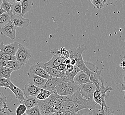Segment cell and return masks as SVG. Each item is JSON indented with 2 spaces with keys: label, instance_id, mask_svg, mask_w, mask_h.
<instances>
[{
  "label": "cell",
  "instance_id": "17",
  "mask_svg": "<svg viewBox=\"0 0 125 115\" xmlns=\"http://www.w3.org/2000/svg\"><path fill=\"white\" fill-rule=\"evenodd\" d=\"M9 89H10L13 92V93L15 95L16 98L19 101L20 103H21L25 100V97L23 90L14 85L12 82L10 83Z\"/></svg>",
  "mask_w": 125,
  "mask_h": 115
},
{
  "label": "cell",
  "instance_id": "47",
  "mask_svg": "<svg viewBox=\"0 0 125 115\" xmlns=\"http://www.w3.org/2000/svg\"><path fill=\"white\" fill-rule=\"evenodd\" d=\"M71 59L70 64H71L73 66H75L76 65V61L75 60H74L73 59Z\"/></svg>",
  "mask_w": 125,
  "mask_h": 115
},
{
  "label": "cell",
  "instance_id": "30",
  "mask_svg": "<svg viewBox=\"0 0 125 115\" xmlns=\"http://www.w3.org/2000/svg\"><path fill=\"white\" fill-rule=\"evenodd\" d=\"M67 84V82H64L62 81L58 83L55 86V90L58 95H61L62 93L65 90Z\"/></svg>",
  "mask_w": 125,
  "mask_h": 115
},
{
  "label": "cell",
  "instance_id": "11",
  "mask_svg": "<svg viewBox=\"0 0 125 115\" xmlns=\"http://www.w3.org/2000/svg\"><path fill=\"white\" fill-rule=\"evenodd\" d=\"M27 74L29 78V83L41 88L44 85L47 80L29 72Z\"/></svg>",
  "mask_w": 125,
  "mask_h": 115
},
{
  "label": "cell",
  "instance_id": "39",
  "mask_svg": "<svg viewBox=\"0 0 125 115\" xmlns=\"http://www.w3.org/2000/svg\"><path fill=\"white\" fill-rule=\"evenodd\" d=\"M38 64L40 66V67L42 68L44 70H45V71L50 75L53 68L50 67V66L48 65L46 63H38Z\"/></svg>",
  "mask_w": 125,
  "mask_h": 115
},
{
  "label": "cell",
  "instance_id": "48",
  "mask_svg": "<svg viewBox=\"0 0 125 115\" xmlns=\"http://www.w3.org/2000/svg\"><path fill=\"white\" fill-rule=\"evenodd\" d=\"M5 12H6L5 11L4 9H3L2 8H0V15L2 14L3 13H4Z\"/></svg>",
  "mask_w": 125,
  "mask_h": 115
},
{
  "label": "cell",
  "instance_id": "44",
  "mask_svg": "<svg viewBox=\"0 0 125 115\" xmlns=\"http://www.w3.org/2000/svg\"><path fill=\"white\" fill-rule=\"evenodd\" d=\"M0 115H11L10 112V111H5V112H2L1 111H0Z\"/></svg>",
  "mask_w": 125,
  "mask_h": 115
},
{
  "label": "cell",
  "instance_id": "56",
  "mask_svg": "<svg viewBox=\"0 0 125 115\" xmlns=\"http://www.w3.org/2000/svg\"><path fill=\"white\" fill-rule=\"evenodd\" d=\"M112 115H114V114H113Z\"/></svg>",
  "mask_w": 125,
  "mask_h": 115
},
{
  "label": "cell",
  "instance_id": "41",
  "mask_svg": "<svg viewBox=\"0 0 125 115\" xmlns=\"http://www.w3.org/2000/svg\"><path fill=\"white\" fill-rule=\"evenodd\" d=\"M57 70L63 72H65L66 70V64H65V63H63L62 64L59 65L56 68Z\"/></svg>",
  "mask_w": 125,
  "mask_h": 115
},
{
  "label": "cell",
  "instance_id": "31",
  "mask_svg": "<svg viewBox=\"0 0 125 115\" xmlns=\"http://www.w3.org/2000/svg\"><path fill=\"white\" fill-rule=\"evenodd\" d=\"M0 60H17L15 55H10L7 53L0 50Z\"/></svg>",
  "mask_w": 125,
  "mask_h": 115
},
{
  "label": "cell",
  "instance_id": "22",
  "mask_svg": "<svg viewBox=\"0 0 125 115\" xmlns=\"http://www.w3.org/2000/svg\"><path fill=\"white\" fill-rule=\"evenodd\" d=\"M21 3L22 9L21 16H23L31 9L33 5V0H22Z\"/></svg>",
  "mask_w": 125,
  "mask_h": 115
},
{
  "label": "cell",
  "instance_id": "25",
  "mask_svg": "<svg viewBox=\"0 0 125 115\" xmlns=\"http://www.w3.org/2000/svg\"><path fill=\"white\" fill-rule=\"evenodd\" d=\"M14 70L9 68L1 66H0V77L6 78L10 80L11 74Z\"/></svg>",
  "mask_w": 125,
  "mask_h": 115
},
{
  "label": "cell",
  "instance_id": "36",
  "mask_svg": "<svg viewBox=\"0 0 125 115\" xmlns=\"http://www.w3.org/2000/svg\"><path fill=\"white\" fill-rule=\"evenodd\" d=\"M27 108L25 105L22 103H20L16 110V115H22L26 113Z\"/></svg>",
  "mask_w": 125,
  "mask_h": 115
},
{
  "label": "cell",
  "instance_id": "18",
  "mask_svg": "<svg viewBox=\"0 0 125 115\" xmlns=\"http://www.w3.org/2000/svg\"><path fill=\"white\" fill-rule=\"evenodd\" d=\"M100 81H101V85H100L99 90H100V93L101 94V96L102 97L103 101V106L106 107H107V105L105 103V100L107 98V95L106 93L108 91H111L113 90L112 87L110 86L105 87L104 86V83L103 79L102 78H100Z\"/></svg>",
  "mask_w": 125,
  "mask_h": 115
},
{
  "label": "cell",
  "instance_id": "52",
  "mask_svg": "<svg viewBox=\"0 0 125 115\" xmlns=\"http://www.w3.org/2000/svg\"><path fill=\"white\" fill-rule=\"evenodd\" d=\"M1 3H2V0H0V5L1 4Z\"/></svg>",
  "mask_w": 125,
  "mask_h": 115
},
{
  "label": "cell",
  "instance_id": "45",
  "mask_svg": "<svg viewBox=\"0 0 125 115\" xmlns=\"http://www.w3.org/2000/svg\"><path fill=\"white\" fill-rule=\"evenodd\" d=\"M70 63H71V59H70V58H67L65 59L64 63H65V64H66V65L70 64Z\"/></svg>",
  "mask_w": 125,
  "mask_h": 115
},
{
  "label": "cell",
  "instance_id": "15",
  "mask_svg": "<svg viewBox=\"0 0 125 115\" xmlns=\"http://www.w3.org/2000/svg\"><path fill=\"white\" fill-rule=\"evenodd\" d=\"M62 81L61 78H54L50 76L47 80L44 85L41 88L49 90L51 92L53 90H55V86L57 84Z\"/></svg>",
  "mask_w": 125,
  "mask_h": 115
},
{
  "label": "cell",
  "instance_id": "38",
  "mask_svg": "<svg viewBox=\"0 0 125 115\" xmlns=\"http://www.w3.org/2000/svg\"><path fill=\"white\" fill-rule=\"evenodd\" d=\"M107 0H95L94 5L98 9H102L105 6Z\"/></svg>",
  "mask_w": 125,
  "mask_h": 115
},
{
  "label": "cell",
  "instance_id": "3",
  "mask_svg": "<svg viewBox=\"0 0 125 115\" xmlns=\"http://www.w3.org/2000/svg\"><path fill=\"white\" fill-rule=\"evenodd\" d=\"M17 60L23 66H25L32 56L30 50L24 45L20 44L15 54Z\"/></svg>",
  "mask_w": 125,
  "mask_h": 115
},
{
  "label": "cell",
  "instance_id": "51",
  "mask_svg": "<svg viewBox=\"0 0 125 115\" xmlns=\"http://www.w3.org/2000/svg\"><path fill=\"white\" fill-rule=\"evenodd\" d=\"M90 1H91V2L94 5V0H90Z\"/></svg>",
  "mask_w": 125,
  "mask_h": 115
},
{
  "label": "cell",
  "instance_id": "42",
  "mask_svg": "<svg viewBox=\"0 0 125 115\" xmlns=\"http://www.w3.org/2000/svg\"><path fill=\"white\" fill-rule=\"evenodd\" d=\"M57 114V115H70V113H67L62 110H60Z\"/></svg>",
  "mask_w": 125,
  "mask_h": 115
},
{
  "label": "cell",
  "instance_id": "13",
  "mask_svg": "<svg viewBox=\"0 0 125 115\" xmlns=\"http://www.w3.org/2000/svg\"><path fill=\"white\" fill-rule=\"evenodd\" d=\"M29 72L34 74L36 75H38V76L46 79H48L50 77V75L45 70H44L42 68L40 67V66L38 65V63L36 65H32L30 66L29 70Z\"/></svg>",
  "mask_w": 125,
  "mask_h": 115
},
{
  "label": "cell",
  "instance_id": "5",
  "mask_svg": "<svg viewBox=\"0 0 125 115\" xmlns=\"http://www.w3.org/2000/svg\"><path fill=\"white\" fill-rule=\"evenodd\" d=\"M78 86V90L83 96L88 98H93V93L96 89V87L94 83H86L79 85Z\"/></svg>",
  "mask_w": 125,
  "mask_h": 115
},
{
  "label": "cell",
  "instance_id": "21",
  "mask_svg": "<svg viewBox=\"0 0 125 115\" xmlns=\"http://www.w3.org/2000/svg\"><path fill=\"white\" fill-rule=\"evenodd\" d=\"M118 69L119 70L117 71L118 74H117V85H120L121 89V90L122 91H125V70H123V69L121 70V71H120L119 68Z\"/></svg>",
  "mask_w": 125,
  "mask_h": 115
},
{
  "label": "cell",
  "instance_id": "54",
  "mask_svg": "<svg viewBox=\"0 0 125 115\" xmlns=\"http://www.w3.org/2000/svg\"><path fill=\"white\" fill-rule=\"evenodd\" d=\"M124 99L125 100V94H124Z\"/></svg>",
  "mask_w": 125,
  "mask_h": 115
},
{
  "label": "cell",
  "instance_id": "26",
  "mask_svg": "<svg viewBox=\"0 0 125 115\" xmlns=\"http://www.w3.org/2000/svg\"><path fill=\"white\" fill-rule=\"evenodd\" d=\"M10 12L13 15L21 16L22 9L21 2H16L12 4Z\"/></svg>",
  "mask_w": 125,
  "mask_h": 115
},
{
  "label": "cell",
  "instance_id": "28",
  "mask_svg": "<svg viewBox=\"0 0 125 115\" xmlns=\"http://www.w3.org/2000/svg\"><path fill=\"white\" fill-rule=\"evenodd\" d=\"M11 14L12 13L11 12L10 13L5 12L0 15V28L2 27L7 23L10 21Z\"/></svg>",
  "mask_w": 125,
  "mask_h": 115
},
{
  "label": "cell",
  "instance_id": "53",
  "mask_svg": "<svg viewBox=\"0 0 125 115\" xmlns=\"http://www.w3.org/2000/svg\"><path fill=\"white\" fill-rule=\"evenodd\" d=\"M28 115L26 113H24L23 115Z\"/></svg>",
  "mask_w": 125,
  "mask_h": 115
},
{
  "label": "cell",
  "instance_id": "6",
  "mask_svg": "<svg viewBox=\"0 0 125 115\" xmlns=\"http://www.w3.org/2000/svg\"><path fill=\"white\" fill-rule=\"evenodd\" d=\"M10 21L17 28H27L30 23V20L24 18L22 16H17L13 14L11 15Z\"/></svg>",
  "mask_w": 125,
  "mask_h": 115
},
{
  "label": "cell",
  "instance_id": "24",
  "mask_svg": "<svg viewBox=\"0 0 125 115\" xmlns=\"http://www.w3.org/2000/svg\"><path fill=\"white\" fill-rule=\"evenodd\" d=\"M51 93H52L50 91L41 88L39 92L36 95V98L39 100H44L49 98Z\"/></svg>",
  "mask_w": 125,
  "mask_h": 115
},
{
  "label": "cell",
  "instance_id": "33",
  "mask_svg": "<svg viewBox=\"0 0 125 115\" xmlns=\"http://www.w3.org/2000/svg\"><path fill=\"white\" fill-rule=\"evenodd\" d=\"M26 113L28 115H42L41 113L40 108L38 105L26 110Z\"/></svg>",
  "mask_w": 125,
  "mask_h": 115
},
{
  "label": "cell",
  "instance_id": "4",
  "mask_svg": "<svg viewBox=\"0 0 125 115\" xmlns=\"http://www.w3.org/2000/svg\"><path fill=\"white\" fill-rule=\"evenodd\" d=\"M17 27L11 21L0 28V33L1 35L10 38L11 40H14L16 38V31Z\"/></svg>",
  "mask_w": 125,
  "mask_h": 115
},
{
  "label": "cell",
  "instance_id": "43",
  "mask_svg": "<svg viewBox=\"0 0 125 115\" xmlns=\"http://www.w3.org/2000/svg\"><path fill=\"white\" fill-rule=\"evenodd\" d=\"M74 69V66H73L71 64H68L66 65V70L68 71H72Z\"/></svg>",
  "mask_w": 125,
  "mask_h": 115
},
{
  "label": "cell",
  "instance_id": "19",
  "mask_svg": "<svg viewBox=\"0 0 125 115\" xmlns=\"http://www.w3.org/2000/svg\"><path fill=\"white\" fill-rule=\"evenodd\" d=\"M78 85L74 82L68 83L67 85L65 91L62 93L61 95H64L70 97L73 95L78 89Z\"/></svg>",
  "mask_w": 125,
  "mask_h": 115
},
{
  "label": "cell",
  "instance_id": "23",
  "mask_svg": "<svg viewBox=\"0 0 125 115\" xmlns=\"http://www.w3.org/2000/svg\"><path fill=\"white\" fill-rule=\"evenodd\" d=\"M6 110L10 113H13L7 105V98L3 93H0V111L5 112Z\"/></svg>",
  "mask_w": 125,
  "mask_h": 115
},
{
  "label": "cell",
  "instance_id": "1",
  "mask_svg": "<svg viewBox=\"0 0 125 115\" xmlns=\"http://www.w3.org/2000/svg\"><path fill=\"white\" fill-rule=\"evenodd\" d=\"M86 49V47L83 45L73 48L68 50L70 53V58L73 59L76 61V65L81 71L85 73L89 77L94 74V73L89 70L85 65V62L83 58V52Z\"/></svg>",
  "mask_w": 125,
  "mask_h": 115
},
{
  "label": "cell",
  "instance_id": "32",
  "mask_svg": "<svg viewBox=\"0 0 125 115\" xmlns=\"http://www.w3.org/2000/svg\"><path fill=\"white\" fill-rule=\"evenodd\" d=\"M65 75V72H63L53 68L50 74V76L54 78H61Z\"/></svg>",
  "mask_w": 125,
  "mask_h": 115
},
{
  "label": "cell",
  "instance_id": "10",
  "mask_svg": "<svg viewBox=\"0 0 125 115\" xmlns=\"http://www.w3.org/2000/svg\"><path fill=\"white\" fill-rule=\"evenodd\" d=\"M92 115H112L114 111L108 107H104L96 104L91 109Z\"/></svg>",
  "mask_w": 125,
  "mask_h": 115
},
{
  "label": "cell",
  "instance_id": "55",
  "mask_svg": "<svg viewBox=\"0 0 125 115\" xmlns=\"http://www.w3.org/2000/svg\"><path fill=\"white\" fill-rule=\"evenodd\" d=\"M124 58V60H125V56H124V58Z\"/></svg>",
  "mask_w": 125,
  "mask_h": 115
},
{
  "label": "cell",
  "instance_id": "35",
  "mask_svg": "<svg viewBox=\"0 0 125 115\" xmlns=\"http://www.w3.org/2000/svg\"><path fill=\"white\" fill-rule=\"evenodd\" d=\"M12 4L8 0H2L0 8L5 11L6 13H10L11 8Z\"/></svg>",
  "mask_w": 125,
  "mask_h": 115
},
{
  "label": "cell",
  "instance_id": "7",
  "mask_svg": "<svg viewBox=\"0 0 125 115\" xmlns=\"http://www.w3.org/2000/svg\"><path fill=\"white\" fill-rule=\"evenodd\" d=\"M58 49L54 48L50 51V53L53 55L52 58L46 63L49 65L50 67L53 68H56L59 65L64 63L65 59L60 57L58 55Z\"/></svg>",
  "mask_w": 125,
  "mask_h": 115
},
{
  "label": "cell",
  "instance_id": "27",
  "mask_svg": "<svg viewBox=\"0 0 125 115\" xmlns=\"http://www.w3.org/2000/svg\"><path fill=\"white\" fill-rule=\"evenodd\" d=\"M81 70L76 66H74V69L72 71H68L65 72V74L67 77L68 79L70 82H73V79L75 76L80 72Z\"/></svg>",
  "mask_w": 125,
  "mask_h": 115
},
{
  "label": "cell",
  "instance_id": "34",
  "mask_svg": "<svg viewBox=\"0 0 125 115\" xmlns=\"http://www.w3.org/2000/svg\"><path fill=\"white\" fill-rule=\"evenodd\" d=\"M58 55L63 59H65L70 57V53L68 50H66L65 48L62 47L60 49L58 50Z\"/></svg>",
  "mask_w": 125,
  "mask_h": 115
},
{
  "label": "cell",
  "instance_id": "20",
  "mask_svg": "<svg viewBox=\"0 0 125 115\" xmlns=\"http://www.w3.org/2000/svg\"><path fill=\"white\" fill-rule=\"evenodd\" d=\"M38 101L39 100L35 97L30 96L25 98V100L21 103L25 105L27 110H28L38 105Z\"/></svg>",
  "mask_w": 125,
  "mask_h": 115
},
{
  "label": "cell",
  "instance_id": "12",
  "mask_svg": "<svg viewBox=\"0 0 125 115\" xmlns=\"http://www.w3.org/2000/svg\"><path fill=\"white\" fill-rule=\"evenodd\" d=\"M40 89L41 88L29 83L25 85L22 90L25 98L30 96L36 97V95L39 92Z\"/></svg>",
  "mask_w": 125,
  "mask_h": 115
},
{
  "label": "cell",
  "instance_id": "29",
  "mask_svg": "<svg viewBox=\"0 0 125 115\" xmlns=\"http://www.w3.org/2000/svg\"><path fill=\"white\" fill-rule=\"evenodd\" d=\"M93 99L96 104H98L103 106V101L102 97L100 93V90L96 88L94 92L93 93Z\"/></svg>",
  "mask_w": 125,
  "mask_h": 115
},
{
  "label": "cell",
  "instance_id": "14",
  "mask_svg": "<svg viewBox=\"0 0 125 115\" xmlns=\"http://www.w3.org/2000/svg\"><path fill=\"white\" fill-rule=\"evenodd\" d=\"M73 82L78 85H81L86 83L90 82L89 76L83 71H80L75 76L73 79Z\"/></svg>",
  "mask_w": 125,
  "mask_h": 115
},
{
  "label": "cell",
  "instance_id": "8",
  "mask_svg": "<svg viewBox=\"0 0 125 115\" xmlns=\"http://www.w3.org/2000/svg\"><path fill=\"white\" fill-rule=\"evenodd\" d=\"M20 43L15 42L5 45L3 42L0 43V50L7 53L10 55H15L19 47Z\"/></svg>",
  "mask_w": 125,
  "mask_h": 115
},
{
  "label": "cell",
  "instance_id": "50",
  "mask_svg": "<svg viewBox=\"0 0 125 115\" xmlns=\"http://www.w3.org/2000/svg\"><path fill=\"white\" fill-rule=\"evenodd\" d=\"M22 0H15L16 2H21Z\"/></svg>",
  "mask_w": 125,
  "mask_h": 115
},
{
  "label": "cell",
  "instance_id": "2",
  "mask_svg": "<svg viewBox=\"0 0 125 115\" xmlns=\"http://www.w3.org/2000/svg\"><path fill=\"white\" fill-rule=\"evenodd\" d=\"M70 99L74 103L75 106L74 112H78L84 109H92L96 104L93 98H86L80 92L78 89L73 95L70 96Z\"/></svg>",
  "mask_w": 125,
  "mask_h": 115
},
{
  "label": "cell",
  "instance_id": "9",
  "mask_svg": "<svg viewBox=\"0 0 125 115\" xmlns=\"http://www.w3.org/2000/svg\"><path fill=\"white\" fill-rule=\"evenodd\" d=\"M38 105L42 115H49L53 113L51 100L49 98L44 100H39Z\"/></svg>",
  "mask_w": 125,
  "mask_h": 115
},
{
  "label": "cell",
  "instance_id": "37",
  "mask_svg": "<svg viewBox=\"0 0 125 115\" xmlns=\"http://www.w3.org/2000/svg\"><path fill=\"white\" fill-rule=\"evenodd\" d=\"M11 82V80L6 78L0 77V87L9 88Z\"/></svg>",
  "mask_w": 125,
  "mask_h": 115
},
{
  "label": "cell",
  "instance_id": "40",
  "mask_svg": "<svg viewBox=\"0 0 125 115\" xmlns=\"http://www.w3.org/2000/svg\"><path fill=\"white\" fill-rule=\"evenodd\" d=\"M79 115H92L91 109H84L78 111Z\"/></svg>",
  "mask_w": 125,
  "mask_h": 115
},
{
  "label": "cell",
  "instance_id": "46",
  "mask_svg": "<svg viewBox=\"0 0 125 115\" xmlns=\"http://www.w3.org/2000/svg\"><path fill=\"white\" fill-rule=\"evenodd\" d=\"M120 67H123L125 66V60H123L122 62L120 63V65H119Z\"/></svg>",
  "mask_w": 125,
  "mask_h": 115
},
{
  "label": "cell",
  "instance_id": "16",
  "mask_svg": "<svg viewBox=\"0 0 125 115\" xmlns=\"http://www.w3.org/2000/svg\"><path fill=\"white\" fill-rule=\"evenodd\" d=\"M1 66L9 68L15 71L19 70L23 66L17 60H0V66Z\"/></svg>",
  "mask_w": 125,
  "mask_h": 115
},
{
  "label": "cell",
  "instance_id": "49",
  "mask_svg": "<svg viewBox=\"0 0 125 115\" xmlns=\"http://www.w3.org/2000/svg\"><path fill=\"white\" fill-rule=\"evenodd\" d=\"M8 0L11 4H13L16 3L15 0Z\"/></svg>",
  "mask_w": 125,
  "mask_h": 115
}]
</instances>
